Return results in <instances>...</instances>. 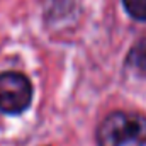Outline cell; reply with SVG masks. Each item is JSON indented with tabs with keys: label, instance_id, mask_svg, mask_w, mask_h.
I'll use <instances>...</instances> for the list:
<instances>
[{
	"label": "cell",
	"instance_id": "1",
	"mask_svg": "<svg viewBox=\"0 0 146 146\" xmlns=\"http://www.w3.org/2000/svg\"><path fill=\"white\" fill-rule=\"evenodd\" d=\"M146 143V117L141 114L110 112L97 129L99 146H126Z\"/></svg>",
	"mask_w": 146,
	"mask_h": 146
},
{
	"label": "cell",
	"instance_id": "2",
	"mask_svg": "<svg viewBox=\"0 0 146 146\" xmlns=\"http://www.w3.org/2000/svg\"><path fill=\"white\" fill-rule=\"evenodd\" d=\"M33 100V85L24 73H0V110L5 114H19L29 107Z\"/></svg>",
	"mask_w": 146,
	"mask_h": 146
},
{
	"label": "cell",
	"instance_id": "3",
	"mask_svg": "<svg viewBox=\"0 0 146 146\" xmlns=\"http://www.w3.org/2000/svg\"><path fill=\"white\" fill-rule=\"evenodd\" d=\"M126 65L138 73L146 75V39L136 42L126 58Z\"/></svg>",
	"mask_w": 146,
	"mask_h": 146
},
{
	"label": "cell",
	"instance_id": "4",
	"mask_svg": "<svg viewBox=\"0 0 146 146\" xmlns=\"http://www.w3.org/2000/svg\"><path fill=\"white\" fill-rule=\"evenodd\" d=\"M122 3L133 19L146 21V0H122Z\"/></svg>",
	"mask_w": 146,
	"mask_h": 146
}]
</instances>
